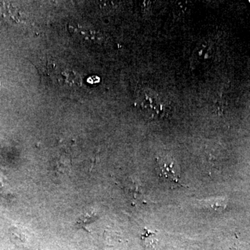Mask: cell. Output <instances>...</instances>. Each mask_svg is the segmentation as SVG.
Here are the masks:
<instances>
[{"mask_svg": "<svg viewBox=\"0 0 250 250\" xmlns=\"http://www.w3.org/2000/svg\"><path fill=\"white\" fill-rule=\"evenodd\" d=\"M136 104L149 118H163L169 110L167 100L154 90L143 89L136 98Z\"/></svg>", "mask_w": 250, "mask_h": 250, "instance_id": "cell-1", "label": "cell"}, {"mask_svg": "<svg viewBox=\"0 0 250 250\" xmlns=\"http://www.w3.org/2000/svg\"><path fill=\"white\" fill-rule=\"evenodd\" d=\"M158 174L160 178L167 179L170 182L179 184L183 187L179 182V175L175 172V164L172 158L169 156H160L156 159Z\"/></svg>", "mask_w": 250, "mask_h": 250, "instance_id": "cell-2", "label": "cell"}, {"mask_svg": "<svg viewBox=\"0 0 250 250\" xmlns=\"http://www.w3.org/2000/svg\"><path fill=\"white\" fill-rule=\"evenodd\" d=\"M198 205L205 209L217 211L220 209H225L227 207V200L225 197H219L208 200H202L197 202Z\"/></svg>", "mask_w": 250, "mask_h": 250, "instance_id": "cell-3", "label": "cell"}, {"mask_svg": "<svg viewBox=\"0 0 250 250\" xmlns=\"http://www.w3.org/2000/svg\"><path fill=\"white\" fill-rule=\"evenodd\" d=\"M154 236H155V233L146 229V232L141 235V239L145 243V246L148 247V248H152V247L155 246Z\"/></svg>", "mask_w": 250, "mask_h": 250, "instance_id": "cell-4", "label": "cell"}]
</instances>
